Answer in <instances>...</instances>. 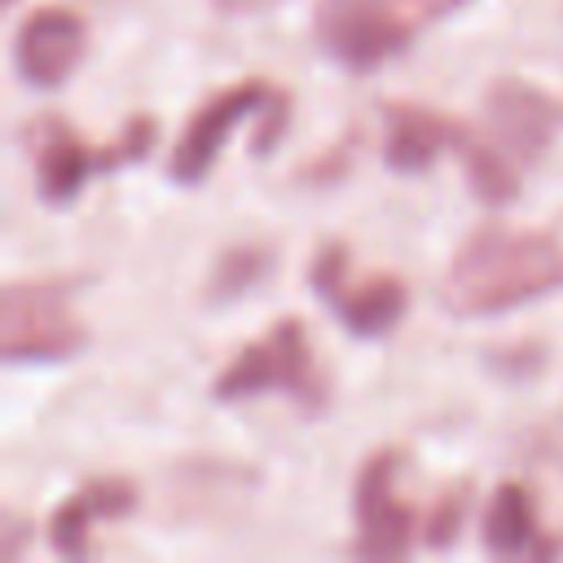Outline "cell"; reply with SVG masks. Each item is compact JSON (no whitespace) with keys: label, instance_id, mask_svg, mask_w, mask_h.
Here are the masks:
<instances>
[{"label":"cell","instance_id":"obj_1","mask_svg":"<svg viewBox=\"0 0 563 563\" xmlns=\"http://www.w3.org/2000/svg\"><path fill=\"white\" fill-rule=\"evenodd\" d=\"M554 290H563V246L550 233L488 224L453 255L440 282V303L453 317H497Z\"/></svg>","mask_w":563,"mask_h":563},{"label":"cell","instance_id":"obj_2","mask_svg":"<svg viewBox=\"0 0 563 563\" xmlns=\"http://www.w3.org/2000/svg\"><path fill=\"white\" fill-rule=\"evenodd\" d=\"M559 128H563V101L510 75L493 79L484 92V114L475 128H466V141L457 150L471 189L488 207L510 202L519 194L523 172L550 150Z\"/></svg>","mask_w":563,"mask_h":563},{"label":"cell","instance_id":"obj_3","mask_svg":"<svg viewBox=\"0 0 563 563\" xmlns=\"http://www.w3.org/2000/svg\"><path fill=\"white\" fill-rule=\"evenodd\" d=\"M462 4L471 0H321L312 13V35L330 62L365 75L400 57L422 31Z\"/></svg>","mask_w":563,"mask_h":563},{"label":"cell","instance_id":"obj_4","mask_svg":"<svg viewBox=\"0 0 563 563\" xmlns=\"http://www.w3.org/2000/svg\"><path fill=\"white\" fill-rule=\"evenodd\" d=\"M264 391H286L295 396L303 409H317L325 400L321 374L312 365V347L303 334V321L282 317L264 339L246 343L211 383V396L233 405V400H251Z\"/></svg>","mask_w":563,"mask_h":563},{"label":"cell","instance_id":"obj_5","mask_svg":"<svg viewBox=\"0 0 563 563\" xmlns=\"http://www.w3.org/2000/svg\"><path fill=\"white\" fill-rule=\"evenodd\" d=\"M26 136H31V158H35L40 198H44L48 207H62V202L79 198V189H84V180H88L92 172H101V167L110 172V167H119V163L141 158V154L154 145V119H132L128 132H123L114 145L97 150V154L79 141L75 128H66V123L53 119V114H44L40 123H31Z\"/></svg>","mask_w":563,"mask_h":563},{"label":"cell","instance_id":"obj_6","mask_svg":"<svg viewBox=\"0 0 563 563\" xmlns=\"http://www.w3.org/2000/svg\"><path fill=\"white\" fill-rule=\"evenodd\" d=\"M62 282H9L0 303V347L9 361H66L84 347Z\"/></svg>","mask_w":563,"mask_h":563},{"label":"cell","instance_id":"obj_7","mask_svg":"<svg viewBox=\"0 0 563 563\" xmlns=\"http://www.w3.org/2000/svg\"><path fill=\"white\" fill-rule=\"evenodd\" d=\"M251 114H282L286 119V92H277L268 79H242V84L216 92L211 101H202L198 114L185 123L172 158H167V176L176 185H198L211 172V163L220 158L224 136Z\"/></svg>","mask_w":563,"mask_h":563},{"label":"cell","instance_id":"obj_8","mask_svg":"<svg viewBox=\"0 0 563 563\" xmlns=\"http://www.w3.org/2000/svg\"><path fill=\"white\" fill-rule=\"evenodd\" d=\"M308 277H312V290H317V295L339 312V321H343L352 334H361V339H378V334H387V330L405 317V303H409L405 286H400L396 277H361V282H352L343 246H325V251L312 260Z\"/></svg>","mask_w":563,"mask_h":563},{"label":"cell","instance_id":"obj_9","mask_svg":"<svg viewBox=\"0 0 563 563\" xmlns=\"http://www.w3.org/2000/svg\"><path fill=\"white\" fill-rule=\"evenodd\" d=\"M396 471H400V453H374L356 479V554H405L413 550V541L422 537V523L413 515V506L396 493Z\"/></svg>","mask_w":563,"mask_h":563},{"label":"cell","instance_id":"obj_10","mask_svg":"<svg viewBox=\"0 0 563 563\" xmlns=\"http://www.w3.org/2000/svg\"><path fill=\"white\" fill-rule=\"evenodd\" d=\"M88 53V26L70 9H35L13 40V66L31 88L66 84Z\"/></svg>","mask_w":563,"mask_h":563},{"label":"cell","instance_id":"obj_11","mask_svg":"<svg viewBox=\"0 0 563 563\" xmlns=\"http://www.w3.org/2000/svg\"><path fill=\"white\" fill-rule=\"evenodd\" d=\"M466 128L427 110V106H387V145L383 158L396 172H427L444 150H462Z\"/></svg>","mask_w":563,"mask_h":563},{"label":"cell","instance_id":"obj_12","mask_svg":"<svg viewBox=\"0 0 563 563\" xmlns=\"http://www.w3.org/2000/svg\"><path fill=\"white\" fill-rule=\"evenodd\" d=\"M132 506H136V488H132L128 479H92V484H84L79 493H70V497L53 510V519H48V545H53L57 554L79 559V554L88 550L92 523H97V519H119V515H128Z\"/></svg>","mask_w":563,"mask_h":563},{"label":"cell","instance_id":"obj_13","mask_svg":"<svg viewBox=\"0 0 563 563\" xmlns=\"http://www.w3.org/2000/svg\"><path fill=\"white\" fill-rule=\"evenodd\" d=\"M484 545L493 554H537L550 550L537 541V519H532V497L519 484H501L488 515H484Z\"/></svg>","mask_w":563,"mask_h":563},{"label":"cell","instance_id":"obj_14","mask_svg":"<svg viewBox=\"0 0 563 563\" xmlns=\"http://www.w3.org/2000/svg\"><path fill=\"white\" fill-rule=\"evenodd\" d=\"M264 268H268V255H264V251H255V246L229 251V255L216 264V273H211V299H233V295L251 290V286L264 277Z\"/></svg>","mask_w":563,"mask_h":563},{"label":"cell","instance_id":"obj_15","mask_svg":"<svg viewBox=\"0 0 563 563\" xmlns=\"http://www.w3.org/2000/svg\"><path fill=\"white\" fill-rule=\"evenodd\" d=\"M211 4H216V13H224V18H246V13L273 9L277 0H211Z\"/></svg>","mask_w":563,"mask_h":563}]
</instances>
